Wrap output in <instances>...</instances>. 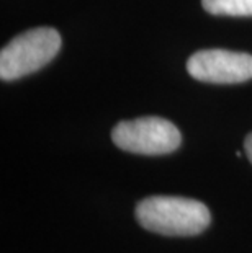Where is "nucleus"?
<instances>
[{
  "label": "nucleus",
  "mask_w": 252,
  "mask_h": 253,
  "mask_svg": "<svg viewBox=\"0 0 252 253\" xmlns=\"http://www.w3.org/2000/svg\"><path fill=\"white\" fill-rule=\"evenodd\" d=\"M111 139L120 149L141 155H164L180 147V131L172 123L157 116L121 121L111 131Z\"/></svg>",
  "instance_id": "obj_3"
},
{
  "label": "nucleus",
  "mask_w": 252,
  "mask_h": 253,
  "mask_svg": "<svg viewBox=\"0 0 252 253\" xmlns=\"http://www.w3.org/2000/svg\"><path fill=\"white\" fill-rule=\"evenodd\" d=\"M244 149H246V154H248V157L252 164V132L249 134L248 137H246V142H244Z\"/></svg>",
  "instance_id": "obj_6"
},
{
  "label": "nucleus",
  "mask_w": 252,
  "mask_h": 253,
  "mask_svg": "<svg viewBox=\"0 0 252 253\" xmlns=\"http://www.w3.org/2000/svg\"><path fill=\"white\" fill-rule=\"evenodd\" d=\"M202 5L211 15L252 17V0H202Z\"/></svg>",
  "instance_id": "obj_5"
},
{
  "label": "nucleus",
  "mask_w": 252,
  "mask_h": 253,
  "mask_svg": "<svg viewBox=\"0 0 252 253\" xmlns=\"http://www.w3.org/2000/svg\"><path fill=\"white\" fill-rule=\"evenodd\" d=\"M136 219L146 230L170 237L202 234L211 214L203 203L180 196H151L136 208Z\"/></svg>",
  "instance_id": "obj_1"
},
{
  "label": "nucleus",
  "mask_w": 252,
  "mask_h": 253,
  "mask_svg": "<svg viewBox=\"0 0 252 253\" xmlns=\"http://www.w3.org/2000/svg\"><path fill=\"white\" fill-rule=\"evenodd\" d=\"M61 49V35L54 28L41 26L13 38L0 52V77L17 80L40 71Z\"/></svg>",
  "instance_id": "obj_2"
},
{
  "label": "nucleus",
  "mask_w": 252,
  "mask_h": 253,
  "mask_svg": "<svg viewBox=\"0 0 252 253\" xmlns=\"http://www.w3.org/2000/svg\"><path fill=\"white\" fill-rule=\"evenodd\" d=\"M187 71L200 82L241 84L252 79V56L226 49H203L189 59Z\"/></svg>",
  "instance_id": "obj_4"
}]
</instances>
